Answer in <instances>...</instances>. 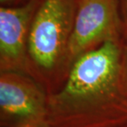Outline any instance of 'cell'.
Returning <instances> with one entry per match:
<instances>
[{
  "label": "cell",
  "mask_w": 127,
  "mask_h": 127,
  "mask_svg": "<svg viewBox=\"0 0 127 127\" xmlns=\"http://www.w3.org/2000/svg\"><path fill=\"white\" fill-rule=\"evenodd\" d=\"M122 43L107 41L82 55L64 83L48 97L50 127H121L127 95L121 86Z\"/></svg>",
  "instance_id": "cell-1"
},
{
  "label": "cell",
  "mask_w": 127,
  "mask_h": 127,
  "mask_svg": "<svg viewBox=\"0 0 127 127\" xmlns=\"http://www.w3.org/2000/svg\"><path fill=\"white\" fill-rule=\"evenodd\" d=\"M78 0H42L30 27L26 73L50 94L63 85L72 64L69 42Z\"/></svg>",
  "instance_id": "cell-2"
},
{
  "label": "cell",
  "mask_w": 127,
  "mask_h": 127,
  "mask_svg": "<svg viewBox=\"0 0 127 127\" xmlns=\"http://www.w3.org/2000/svg\"><path fill=\"white\" fill-rule=\"evenodd\" d=\"M49 93L28 73H0V127H50Z\"/></svg>",
  "instance_id": "cell-3"
},
{
  "label": "cell",
  "mask_w": 127,
  "mask_h": 127,
  "mask_svg": "<svg viewBox=\"0 0 127 127\" xmlns=\"http://www.w3.org/2000/svg\"><path fill=\"white\" fill-rule=\"evenodd\" d=\"M118 0H78L69 42L71 64L107 41H121Z\"/></svg>",
  "instance_id": "cell-4"
},
{
  "label": "cell",
  "mask_w": 127,
  "mask_h": 127,
  "mask_svg": "<svg viewBox=\"0 0 127 127\" xmlns=\"http://www.w3.org/2000/svg\"><path fill=\"white\" fill-rule=\"evenodd\" d=\"M38 3L37 0H30L21 6L0 8L1 72L26 73L30 27Z\"/></svg>",
  "instance_id": "cell-5"
},
{
  "label": "cell",
  "mask_w": 127,
  "mask_h": 127,
  "mask_svg": "<svg viewBox=\"0 0 127 127\" xmlns=\"http://www.w3.org/2000/svg\"><path fill=\"white\" fill-rule=\"evenodd\" d=\"M121 86L125 94L127 95V43L122 45L120 64Z\"/></svg>",
  "instance_id": "cell-6"
},
{
  "label": "cell",
  "mask_w": 127,
  "mask_h": 127,
  "mask_svg": "<svg viewBox=\"0 0 127 127\" xmlns=\"http://www.w3.org/2000/svg\"><path fill=\"white\" fill-rule=\"evenodd\" d=\"M123 8H124V17H125V25L126 27L122 29L124 38L126 39L124 44L127 43V0H123ZM122 36V35H121Z\"/></svg>",
  "instance_id": "cell-7"
},
{
  "label": "cell",
  "mask_w": 127,
  "mask_h": 127,
  "mask_svg": "<svg viewBox=\"0 0 127 127\" xmlns=\"http://www.w3.org/2000/svg\"><path fill=\"white\" fill-rule=\"evenodd\" d=\"M12 1V0H0V2H2V3H7V2H9Z\"/></svg>",
  "instance_id": "cell-8"
},
{
  "label": "cell",
  "mask_w": 127,
  "mask_h": 127,
  "mask_svg": "<svg viewBox=\"0 0 127 127\" xmlns=\"http://www.w3.org/2000/svg\"><path fill=\"white\" fill-rule=\"evenodd\" d=\"M121 127H127V123H126V124H125V125H124V126H121Z\"/></svg>",
  "instance_id": "cell-9"
}]
</instances>
